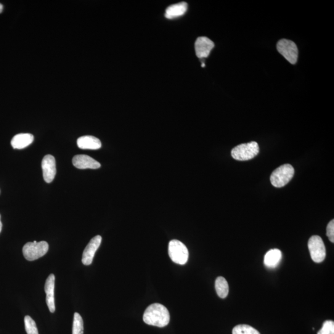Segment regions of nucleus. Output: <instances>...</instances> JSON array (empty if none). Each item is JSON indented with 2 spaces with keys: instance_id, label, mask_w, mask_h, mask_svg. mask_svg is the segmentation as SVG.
<instances>
[{
  "instance_id": "1",
  "label": "nucleus",
  "mask_w": 334,
  "mask_h": 334,
  "mask_svg": "<svg viewBox=\"0 0 334 334\" xmlns=\"http://www.w3.org/2000/svg\"><path fill=\"white\" fill-rule=\"evenodd\" d=\"M143 320L148 325L164 327L169 324L171 315L165 306L161 304L153 303L145 309Z\"/></svg>"
},
{
  "instance_id": "2",
  "label": "nucleus",
  "mask_w": 334,
  "mask_h": 334,
  "mask_svg": "<svg viewBox=\"0 0 334 334\" xmlns=\"http://www.w3.org/2000/svg\"><path fill=\"white\" fill-rule=\"evenodd\" d=\"M295 174V170L290 164L281 165L272 172L270 182L275 188H282L287 185Z\"/></svg>"
},
{
  "instance_id": "3",
  "label": "nucleus",
  "mask_w": 334,
  "mask_h": 334,
  "mask_svg": "<svg viewBox=\"0 0 334 334\" xmlns=\"http://www.w3.org/2000/svg\"><path fill=\"white\" fill-rule=\"evenodd\" d=\"M259 152V147L258 143L251 141L237 145L233 148L231 153L232 157L235 160L246 161L255 157Z\"/></svg>"
},
{
  "instance_id": "4",
  "label": "nucleus",
  "mask_w": 334,
  "mask_h": 334,
  "mask_svg": "<svg viewBox=\"0 0 334 334\" xmlns=\"http://www.w3.org/2000/svg\"><path fill=\"white\" fill-rule=\"evenodd\" d=\"M49 246L46 241L41 242H29L23 248V255L29 261H33L46 255L49 251Z\"/></svg>"
},
{
  "instance_id": "5",
  "label": "nucleus",
  "mask_w": 334,
  "mask_h": 334,
  "mask_svg": "<svg viewBox=\"0 0 334 334\" xmlns=\"http://www.w3.org/2000/svg\"><path fill=\"white\" fill-rule=\"evenodd\" d=\"M169 254L172 261L180 265L187 263L189 257V252L187 246L177 240L170 241Z\"/></svg>"
},
{
  "instance_id": "6",
  "label": "nucleus",
  "mask_w": 334,
  "mask_h": 334,
  "mask_svg": "<svg viewBox=\"0 0 334 334\" xmlns=\"http://www.w3.org/2000/svg\"><path fill=\"white\" fill-rule=\"evenodd\" d=\"M308 248L312 261L316 263L324 261L326 256V250L324 243L319 236L314 235L309 238Z\"/></svg>"
},
{
  "instance_id": "7",
  "label": "nucleus",
  "mask_w": 334,
  "mask_h": 334,
  "mask_svg": "<svg viewBox=\"0 0 334 334\" xmlns=\"http://www.w3.org/2000/svg\"><path fill=\"white\" fill-rule=\"evenodd\" d=\"M277 49L286 60L291 64L295 65L298 60V50L293 41L282 39L278 42Z\"/></svg>"
},
{
  "instance_id": "8",
  "label": "nucleus",
  "mask_w": 334,
  "mask_h": 334,
  "mask_svg": "<svg viewBox=\"0 0 334 334\" xmlns=\"http://www.w3.org/2000/svg\"><path fill=\"white\" fill-rule=\"evenodd\" d=\"M101 236L97 235L92 238L88 245L84 250L82 262L85 266H89L92 264L95 253L101 244Z\"/></svg>"
},
{
  "instance_id": "9",
  "label": "nucleus",
  "mask_w": 334,
  "mask_h": 334,
  "mask_svg": "<svg viewBox=\"0 0 334 334\" xmlns=\"http://www.w3.org/2000/svg\"><path fill=\"white\" fill-rule=\"evenodd\" d=\"M42 169L45 181L48 184L54 181L57 173L56 161L54 156L51 155L45 156L42 161Z\"/></svg>"
},
{
  "instance_id": "10",
  "label": "nucleus",
  "mask_w": 334,
  "mask_h": 334,
  "mask_svg": "<svg viewBox=\"0 0 334 334\" xmlns=\"http://www.w3.org/2000/svg\"><path fill=\"white\" fill-rule=\"evenodd\" d=\"M195 52L196 56L200 58L208 57L214 49V44L211 39L206 37H198L195 42Z\"/></svg>"
},
{
  "instance_id": "11",
  "label": "nucleus",
  "mask_w": 334,
  "mask_h": 334,
  "mask_svg": "<svg viewBox=\"0 0 334 334\" xmlns=\"http://www.w3.org/2000/svg\"><path fill=\"white\" fill-rule=\"evenodd\" d=\"M73 163L74 166L79 169H97L101 166L99 161L87 155L74 156Z\"/></svg>"
},
{
  "instance_id": "12",
  "label": "nucleus",
  "mask_w": 334,
  "mask_h": 334,
  "mask_svg": "<svg viewBox=\"0 0 334 334\" xmlns=\"http://www.w3.org/2000/svg\"><path fill=\"white\" fill-rule=\"evenodd\" d=\"M55 282L54 274H50L46 280L45 285V291L46 293V302L50 311L54 313L55 311Z\"/></svg>"
},
{
  "instance_id": "13",
  "label": "nucleus",
  "mask_w": 334,
  "mask_h": 334,
  "mask_svg": "<svg viewBox=\"0 0 334 334\" xmlns=\"http://www.w3.org/2000/svg\"><path fill=\"white\" fill-rule=\"evenodd\" d=\"M77 144L81 149L97 150L102 147L99 139L92 136H81L77 140Z\"/></svg>"
},
{
  "instance_id": "14",
  "label": "nucleus",
  "mask_w": 334,
  "mask_h": 334,
  "mask_svg": "<svg viewBox=\"0 0 334 334\" xmlns=\"http://www.w3.org/2000/svg\"><path fill=\"white\" fill-rule=\"evenodd\" d=\"M34 141V136L29 133H22L16 135L12 140L11 144L15 149H22L29 146Z\"/></svg>"
},
{
  "instance_id": "15",
  "label": "nucleus",
  "mask_w": 334,
  "mask_h": 334,
  "mask_svg": "<svg viewBox=\"0 0 334 334\" xmlns=\"http://www.w3.org/2000/svg\"><path fill=\"white\" fill-rule=\"evenodd\" d=\"M188 10V4L186 2L171 5L167 8L165 17L167 19H174L182 17L185 14Z\"/></svg>"
},
{
  "instance_id": "16",
  "label": "nucleus",
  "mask_w": 334,
  "mask_h": 334,
  "mask_svg": "<svg viewBox=\"0 0 334 334\" xmlns=\"http://www.w3.org/2000/svg\"><path fill=\"white\" fill-rule=\"evenodd\" d=\"M282 258V252L278 249H273L267 252L265 255L264 264L269 268H275L280 263Z\"/></svg>"
},
{
  "instance_id": "17",
  "label": "nucleus",
  "mask_w": 334,
  "mask_h": 334,
  "mask_svg": "<svg viewBox=\"0 0 334 334\" xmlns=\"http://www.w3.org/2000/svg\"><path fill=\"white\" fill-rule=\"evenodd\" d=\"M215 287L217 295L221 298H225L229 292V287L227 281L224 277H219L217 278Z\"/></svg>"
},
{
  "instance_id": "18",
  "label": "nucleus",
  "mask_w": 334,
  "mask_h": 334,
  "mask_svg": "<svg viewBox=\"0 0 334 334\" xmlns=\"http://www.w3.org/2000/svg\"><path fill=\"white\" fill-rule=\"evenodd\" d=\"M84 322L81 315L75 312L74 314L73 334H83Z\"/></svg>"
},
{
  "instance_id": "19",
  "label": "nucleus",
  "mask_w": 334,
  "mask_h": 334,
  "mask_svg": "<svg viewBox=\"0 0 334 334\" xmlns=\"http://www.w3.org/2000/svg\"><path fill=\"white\" fill-rule=\"evenodd\" d=\"M232 334H261L255 328L250 325L242 324L235 326Z\"/></svg>"
},
{
  "instance_id": "20",
  "label": "nucleus",
  "mask_w": 334,
  "mask_h": 334,
  "mask_svg": "<svg viewBox=\"0 0 334 334\" xmlns=\"http://www.w3.org/2000/svg\"><path fill=\"white\" fill-rule=\"evenodd\" d=\"M25 324L26 332L28 334H39L36 322L29 315L25 316Z\"/></svg>"
},
{
  "instance_id": "21",
  "label": "nucleus",
  "mask_w": 334,
  "mask_h": 334,
  "mask_svg": "<svg viewBox=\"0 0 334 334\" xmlns=\"http://www.w3.org/2000/svg\"><path fill=\"white\" fill-rule=\"evenodd\" d=\"M317 334H334V322L332 320H326L323 324L321 329Z\"/></svg>"
},
{
  "instance_id": "22",
  "label": "nucleus",
  "mask_w": 334,
  "mask_h": 334,
  "mask_svg": "<svg viewBox=\"0 0 334 334\" xmlns=\"http://www.w3.org/2000/svg\"><path fill=\"white\" fill-rule=\"evenodd\" d=\"M326 230H327V233H326V235H327L328 240L330 241V242L333 243H334V220L333 219L332 220V221H330L329 223H328Z\"/></svg>"
},
{
  "instance_id": "23",
  "label": "nucleus",
  "mask_w": 334,
  "mask_h": 334,
  "mask_svg": "<svg viewBox=\"0 0 334 334\" xmlns=\"http://www.w3.org/2000/svg\"><path fill=\"white\" fill-rule=\"evenodd\" d=\"M2 226H3V225H2V221H1V216H0V233H1V232H2Z\"/></svg>"
},
{
  "instance_id": "24",
  "label": "nucleus",
  "mask_w": 334,
  "mask_h": 334,
  "mask_svg": "<svg viewBox=\"0 0 334 334\" xmlns=\"http://www.w3.org/2000/svg\"><path fill=\"white\" fill-rule=\"evenodd\" d=\"M3 10H4V6H3L1 4H0V14H1L2 13Z\"/></svg>"
}]
</instances>
